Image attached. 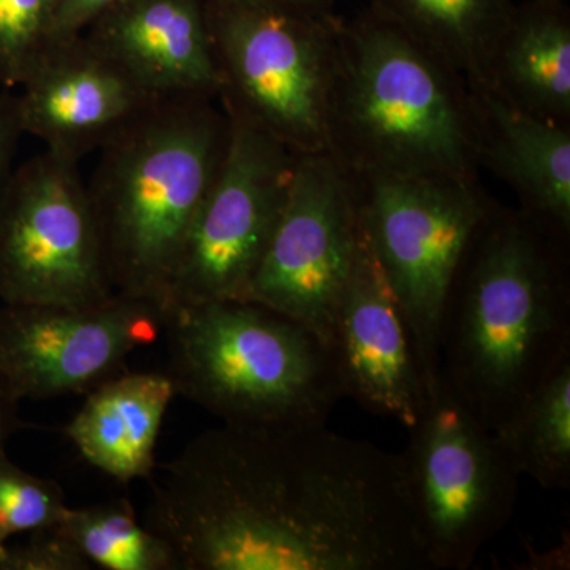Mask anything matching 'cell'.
<instances>
[{
  "mask_svg": "<svg viewBox=\"0 0 570 570\" xmlns=\"http://www.w3.org/2000/svg\"><path fill=\"white\" fill-rule=\"evenodd\" d=\"M487 92L535 118L570 126V11L566 2L517 3L491 58Z\"/></svg>",
  "mask_w": 570,
  "mask_h": 570,
  "instance_id": "ac0fdd59",
  "label": "cell"
},
{
  "mask_svg": "<svg viewBox=\"0 0 570 570\" xmlns=\"http://www.w3.org/2000/svg\"><path fill=\"white\" fill-rule=\"evenodd\" d=\"M176 396L167 373L112 376L89 393L66 434L91 466L118 482L149 479L165 414Z\"/></svg>",
  "mask_w": 570,
  "mask_h": 570,
  "instance_id": "e0dca14e",
  "label": "cell"
},
{
  "mask_svg": "<svg viewBox=\"0 0 570 570\" xmlns=\"http://www.w3.org/2000/svg\"><path fill=\"white\" fill-rule=\"evenodd\" d=\"M204 3L220 107L295 154L328 151L341 18L250 3Z\"/></svg>",
  "mask_w": 570,
  "mask_h": 570,
  "instance_id": "8992f818",
  "label": "cell"
},
{
  "mask_svg": "<svg viewBox=\"0 0 570 570\" xmlns=\"http://www.w3.org/2000/svg\"><path fill=\"white\" fill-rule=\"evenodd\" d=\"M22 134L13 94L0 91V200L13 174V159Z\"/></svg>",
  "mask_w": 570,
  "mask_h": 570,
  "instance_id": "484cf974",
  "label": "cell"
},
{
  "mask_svg": "<svg viewBox=\"0 0 570 570\" xmlns=\"http://www.w3.org/2000/svg\"><path fill=\"white\" fill-rule=\"evenodd\" d=\"M116 0H58L51 41L78 36Z\"/></svg>",
  "mask_w": 570,
  "mask_h": 570,
  "instance_id": "d4e9b609",
  "label": "cell"
},
{
  "mask_svg": "<svg viewBox=\"0 0 570 570\" xmlns=\"http://www.w3.org/2000/svg\"><path fill=\"white\" fill-rule=\"evenodd\" d=\"M228 137L217 99L174 97L154 100L100 146L86 186L115 294L168 314L179 255Z\"/></svg>",
  "mask_w": 570,
  "mask_h": 570,
  "instance_id": "277c9868",
  "label": "cell"
},
{
  "mask_svg": "<svg viewBox=\"0 0 570 570\" xmlns=\"http://www.w3.org/2000/svg\"><path fill=\"white\" fill-rule=\"evenodd\" d=\"M18 89L22 134L75 163L157 100L82 33L51 41Z\"/></svg>",
  "mask_w": 570,
  "mask_h": 570,
  "instance_id": "5bb4252c",
  "label": "cell"
},
{
  "mask_svg": "<svg viewBox=\"0 0 570 570\" xmlns=\"http://www.w3.org/2000/svg\"><path fill=\"white\" fill-rule=\"evenodd\" d=\"M56 524L29 532L31 539L20 546H6L0 570H91Z\"/></svg>",
  "mask_w": 570,
  "mask_h": 570,
  "instance_id": "cb8c5ba5",
  "label": "cell"
},
{
  "mask_svg": "<svg viewBox=\"0 0 570 570\" xmlns=\"http://www.w3.org/2000/svg\"><path fill=\"white\" fill-rule=\"evenodd\" d=\"M482 119L480 167L510 186L520 212L570 242V126L535 118L493 92L474 94Z\"/></svg>",
  "mask_w": 570,
  "mask_h": 570,
  "instance_id": "2e32d148",
  "label": "cell"
},
{
  "mask_svg": "<svg viewBox=\"0 0 570 570\" xmlns=\"http://www.w3.org/2000/svg\"><path fill=\"white\" fill-rule=\"evenodd\" d=\"M493 433L520 475L546 490L570 489V354Z\"/></svg>",
  "mask_w": 570,
  "mask_h": 570,
  "instance_id": "ffe728a7",
  "label": "cell"
},
{
  "mask_svg": "<svg viewBox=\"0 0 570 570\" xmlns=\"http://www.w3.org/2000/svg\"><path fill=\"white\" fill-rule=\"evenodd\" d=\"M482 119L468 82L370 9L341 20L328 153L360 175L479 181Z\"/></svg>",
  "mask_w": 570,
  "mask_h": 570,
  "instance_id": "3957f363",
  "label": "cell"
},
{
  "mask_svg": "<svg viewBox=\"0 0 570 570\" xmlns=\"http://www.w3.org/2000/svg\"><path fill=\"white\" fill-rule=\"evenodd\" d=\"M176 395L225 425L326 423L344 397L328 346L307 326L249 299L176 306L164 322Z\"/></svg>",
  "mask_w": 570,
  "mask_h": 570,
  "instance_id": "5b68a950",
  "label": "cell"
},
{
  "mask_svg": "<svg viewBox=\"0 0 570 570\" xmlns=\"http://www.w3.org/2000/svg\"><path fill=\"white\" fill-rule=\"evenodd\" d=\"M513 0H370V9L448 63L474 94L489 89L490 63L512 20Z\"/></svg>",
  "mask_w": 570,
  "mask_h": 570,
  "instance_id": "d6986e66",
  "label": "cell"
},
{
  "mask_svg": "<svg viewBox=\"0 0 570 570\" xmlns=\"http://www.w3.org/2000/svg\"><path fill=\"white\" fill-rule=\"evenodd\" d=\"M165 317L154 303L118 294L92 305L3 303L0 381L20 401L91 392L163 336Z\"/></svg>",
  "mask_w": 570,
  "mask_h": 570,
  "instance_id": "7c38bea8",
  "label": "cell"
},
{
  "mask_svg": "<svg viewBox=\"0 0 570 570\" xmlns=\"http://www.w3.org/2000/svg\"><path fill=\"white\" fill-rule=\"evenodd\" d=\"M149 480L179 570H431L400 455L326 423H223Z\"/></svg>",
  "mask_w": 570,
  "mask_h": 570,
  "instance_id": "6da1fadb",
  "label": "cell"
},
{
  "mask_svg": "<svg viewBox=\"0 0 570 570\" xmlns=\"http://www.w3.org/2000/svg\"><path fill=\"white\" fill-rule=\"evenodd\" d=\"M58 0H0V85L18 89L51 43Z\"/></svg>",
  "mask_w": 570,
  "mask_h": 570,
  "instance_id": "7402d4cb",
  "label": "cell"
},
{
  "mask_svg": "<svg viewBox=\"0 0 570 570\" xmlns=\"http://www.w3.org/2000/svg\"><path fill=\"white\" fill-rule=\"evenodd\" d=\"M205 2L250 3V6L281 7L311 11V13H333V0H205Z\"/></svg>",
  "mask_w": 570,
  "mask_h": 570,
  "instance_id": "83f0119b",
  "label": "cell"
},
{
  "mask_svg": "<svg viewBox=\"0 0 570 570\" xmlns=\"http://www.w3.org/2000/svg\"><path fill=\"white\" fill-rule=\"evenodd\" d=\"M347 175L360 224L403 307L431 396L439 384V328L445 296L493 200L479 181Z\"/></svg>",
  "mask_w": 570,
  "mask_h": 570,
  "instance_id": "52a82bcc",
  "label": "cell"
},
{
  "mask_svg": "<svg viewBox=\"0 0 570 570\" xmlns=\"http://www.w3.org/2000/svg\"><path fill=\"white\" fill-rule=\"evenodd\" d=\"M67 509L59 483L22 471L0 450V538L50 528Z\"/></svg>",
  "mask_w": 570,
  "mask_h": 570,
  "instance_id": "603a6c76",
  "label": "cell"
},
{
  "mask_svg": "<svg viewBox=\"0 0 570 570\" xmlns=\"http://www.w3.org/2000/svg\"><path fill=\"white\" fill-rule=\"evenodd\" d=\"M116 295L80 163L45 149L0 200V302L92 305Z\"/></svg>",
  "mask_w": 570,
  "mask_h": 570,
  "instance_id": "9c48e42d",
  "label": "cell"
},
{
  "mask_svg": "<svg viewBox=\"0 0 570 570\" xmlns=\"http://www.w3.org/2000/svg\"><path fill=\"white\" fill-rule=\"evenodd\" d=\"M81 33L153 99L219 96L204 0H116Z\"/></svg>",
  "mask_w": 570,
  "mask_h": 570,
  "instance_id": "9a60e30c",
  "label": "cell"
},
{
  "mask_svg": "<svg viewBox=\"0 0 570 570\" xmlns=\"http://www.w3.org/2000/svg\"><path fill=\"white\" fill-rule=\"evenodd\" d=\"M360 239L343 165L328 151L298 154L283 213L242 299L294 318L328 346Z\"/></svg>",
  "mask_w": 570,
  "mask_h": 570,
  "instance_id": "8fae6325",
  "label": "cell"
},
{
  "mask_svg": "<svg viewBox=\"0 0 570 570\" xmlns=\"http://www.w3.org/2000/svg\"><path fill=\"white\" fill-rule=\"evenodd\" d=\"M225 115L230 122L227 153L184 243L168 313L176 306L243 298L294 178L298 154L243 116Z\"/></svg>",
  "mask_w": 570,
  "mask_h": 570,
  "instance_id": "30bf717a",
  "label": "cell"
},
{
  "mask_svg": "<svg viewBox=\"0 0 570 570\" xmlns=\"http://www.w3.org/2000/svg\"><path fill=\"white\" fill-rule=\"evenodd\" d=\"M3 551H6V540L0 538V560H2Z\"/></svg>",
  "mask_w": 570,
  "mask_h": 570,
  "instance_id": "f1b7e54d",
  "label": "cell"
},
{
  "mask_svg": "<svg viewBox=\"0 0 570 570\" xmlns=\"http://www.w3.org/2000/svg\"><path fill=\"white\" fill-rule=\"evenodd\" d=\"M569 354V242L493 202L445 296L439 381L493 431Z\"/></svg>",
  "mask_w": 570,
  "mask_h": 570,
  "instance_id": "7a4b0ae2",
  "label": "cell"
},
{
  "mask_svg": "<svg viewBox=\"0 0 570 570\" xmlns=\"http://www.w3.org/2000/svg\"><path fill=\"white\" fill-rule=\"evenodd\" d=\"M56 527L92 569L179 570L174 551L138 520L129 499L69 508Z\"/></svg>",
  "mask_w": 570,
  "mask_h": 570,
  "instance_id": "44dd1931",
  "label": "cell"
},
{
  "mask_svg": "<svg viewBox=\"0 0 570 570\" xmlns=\"http://www.w3.org/2000/svg\"><path fill=\"white\" fill-rule=\"evenodd\" d=\"M18 404L20 400L0 381V450L6 449L7 439L21 425Z\"/></svg>",
  "mask_w": 570,
  "mask_h": 570,
  "instance_id": "4316f807",
  "label": "cell"
},
{
  "mask_svg": "<svg viewBox=\"0 0 570 570\" xmlns=\"http://www.w3.org/2000/svg\"><path fill=\"white\" fill-rule=\"evenodd\" d=\"M328 347L344 396L406 428L417 422L430 390L403 307L363 228Z\"/></svg>",
  "mask_w": 570,
  "mask_h": 570,
  "instance_id": "4fadbf2b",
  "label": "cell"
},
{
  "mask_svg": "<svg viewBox=\"0 0 570 570\" xmlns=\"http://www.w3.org/2000/svg\"><path fill=\"white\" fill-rule=\"evenodd\" d=\"M400 455L431 570H466L508 527L521 475L490 428L439 381Z\"/></svg>",
  "mask_w": 570,
  "mask_h": 570,
  "instance_id": "ba28073f",
  "label": "cell"
},
{
  "mask_svg": "<svg viewBox=\"0 0 570 570\" xmlns=\"http://www.w3.org/2000/svg\"><path fill=\"white\" fill-rule=\"evenodd\" d=\"M554 2H566V0H554Z\"/></svg>",
  "mask_w": 570,
  "mask_h": 570,
  "instance_id": "f546056e",
  "label": "cell"
}]
</instances>
